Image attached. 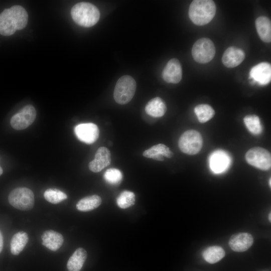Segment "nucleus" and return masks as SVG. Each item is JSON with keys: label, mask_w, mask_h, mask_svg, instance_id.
<instances>
[{"label": "nucleus", "mask_w": 271, "mask_h": 271, "mask_svg": "<svg viewBox=\"0 0 271 271\" xmlns=\"http://www.w3.org/2000/svg\"><path fill=\"white\" fill-rule=\"evenodd\" d=\"M28 21V13L23 7L16 5L5 9L0 14V34L12 35L17 30L25 28Z\"/></svg>", "instance_id": "f257e3e1"}, {"label": "nucleus", "mask_w": 271, "mask_h": 271, "mask_svg": "<svg viewBox=\"0 0 271 271\" xmlns=\"http://www.w3.org/2000/svg\"><path fill=\"white\" fill-rule=\"evenodd\" d=\"M216 7L211 0H195L189 9V17L196 25L203 26L209 23L214 17Z\"/></svg>", "instance_id": "f03ea898"}, {"label": "nucleus", "mask_w": 271, "mask_h": 271, "mask_svg": "<svg viewBox=\"0 0 271 271\" xmlns=\"http://www.w3.org/2000/svg\"><path fill=\"white\" fill-rule=\"evenodd\" d=\"M71 16L73 21L83 27H90L99 21L100 12L94 5L87 2H80L71 9Z\"/></svg>", "instance_id": "7ed1b4c3"}, {"label": "nucleus", "mask_w": 271, "mask_h": 271, "mask_svg": "<svg viewBox=\"0 0 271 271\" xmlns=\"http://www.w3.org/2000/svg\"><path fill=\"white\" fill-rule=\"evenodd\" d=\"M136 86V81L131 76H121L117 81L114 89V100L119 104L128 103L135 94Z\"/></svg>", "instance_id": "20e7f679"}, {"label": "nucleus", "mask_w": 271, "mask_h": 271, "mask_svg": "<svg viewBox=\"0 0 271 271\" xmlns=\"http://www.w3.org/2000/svg\"><path fill=\"white\" fill-rule=\"evenodd\" d=\"M203 144L201 134L194 129L185 131L180 137L178 146L180 150L184 153L193 155L198 153Z\"/></svg>", "instance_id": "39448f33"}, {"label": "nucleus", "mask_w": 271, "mask_h": 271, "mask_svg": "<svg viewBox=\"0 0 271 271\" xmlns=\"http://www.w3.org/2000/svg\"><path fill=\"white\" fill-rule=\"evenodd\" d=\"M8 200L12 206L21 210H30L34 205L33 192L26 187L13 190L9 195Z\"/></svg>", "instance_id": "423d86ee"}, {"label": "nucleus", "mask_w": 271, "mask_h": 271, "mask_svg": "<svg viewBox=\"0 0 271 271\" xmlns=\"http://www.w3.org/2000/svg\"><path fill=\"white\" fill-rule=\"evenodd\" d=\"M216 49L213 42L207 38L198 39L193 45L192 55L195 61L199 63L210 62L214 57Z\"/></svg>", "instance_id": "0eeeda50"}, {"label": "nucleus", "mask_w": 271, "mask_h": 271, "mask_svg": "<svg viewBox=\"0 0 271 271\" xmlns=\"http://www.w3.org/2000/svg\"><path fill=\"white\" fill-rule=\"evenodd\" d=\"M245 159L249 165L260 170H268L270 168V153L264 148H251L246 152Z\"/></svg>", "instance_id": "6e6552de"}, {"label": "nucleus", "mask_w": 271, "mask_h": 271, "mask_svg": "<svg viewBox=\"0 0 271 271\" xmlns=\"http://www.w3.org/2000/svg\"><path fill=\"white\" fill-rule=\"evenodd\" d=\"M36 117L35 107L32 105H27L12 116L10 123L16 130L24 129L32 124Z\"/></svg>", "instance_id": "1a4fd4ad"}, {"label": "nucleus", "mask_w": 271, "mask_h": 271, "mask_svg": "<svg viewBox=\"0 0 271 271\" xmlns=\"http://www.w3.org/2000/svg\"><path fill=\"white\" fill-rule=\"evenodd\" d=\"M74 132L79 140L87 144H91L98 139L99 130L95 124L89 122L76 125L74 128Z\"/></svg>", "instance_id": "9d476101"}, {"label": "nucleus", "mask_w": 271, "mask_h": 271, "mask_svg": "<svg viewBox=\"0 0 271 271\" xmlns=\"http://www.w3.org/2000/svg\"><path fill=\"white\" fill-rule=\"evenodd\" d=\"M249 79L252 82L264 85L269 83L271 80V65L267 62L260 63L253 67L249 72Z\"/></svg>", "instance_id": "9b49d317"}, {"label": "nucleus", "mask_w": 271, "mask_h": 271, "mask_svg": "<svg viewBox=\"0 0 271 271\" xmlns=\"http://www.w3.org/2000/svg\"><path fill=\"white\" fill-rule=\"evenodd\" d=\"M182 76V70L179 61L176 58L170 59L163 70V79L168 83L176 84L181 81Z\"/></svg>", "instance_id": "f8f14e48"}, {"label": "nucleus", "mask_w": 271, "mask_h": 271, "mask_svg": "<svg viewBox=\"0 0 271 271\" xmlns=\"http://www.w3.org/2000/svg\"><path fill=\"white\" fill-rule=\"evenodd\" d=\"M111 161L109 150L105 147H101L97 150L94 160L89 163V169L93 172H99L109 166Z\"/></svg>", "instance_id": "ddd939ff"}, {"label": "nucleus", "mask_w": 271, "mask_h": 271, "mask_svg": "<svg viewBox=\"0 0 271 271\" xmlns=\"http://www.w3.org/2000/svg\"><path fill=\"white\" fill-rule=\"evenodd\" d=\"M253 243L251 234L247 232H241L232 235L228 242L231 249L236 252H243L248 249Z\"/></svg>", "instance_id": "4468645a"}, {"label": "nucleus", "mask_w": 271, "mask_h": 271, "mask_svg": "<svg viewBox=\"0 0 271 271\" xmlns=\"http://www.w3.org/2000/svg\"><path fill=\"white\" fill-rule=\"evenodd\" d=\"M230 159L223 151L219 150L213 153L209 158L210 168L215 173H221L229 167Z\"/></svg>", "instance_id": "2eb2a0df"}, {"label": "nucleus", "mask_w": 271, "mask_h": 271, "mask_svg": "<svg viewBox=\"0 0 271 271\" xmlns=\"http://www.w3.org/2000/svg\"><path fill=\"white\" fill-rule=\"evenodd\" d=\"M244 51L237 47H228L224 52L222 61L225 66L233 68L239 65L245 58Z\"/></svg>", "instance_id": "dca6fc26"}, {"label": "nucleus", "mask_w": 271, "mask_h": 271, "mask_svg": "<svg viewBox=\"0 0 271 271\" xmlns=\"http://www.w3.org/2000/svg\"><path fill=\"white\" fill-rule=\"evenodd\" d=\"M42 244L51 250L56 251L62 245L64 241L61 234L55 231H45L41 236Z\"/></svg>", "instance_id": "f3484780"}, {"label": "nucleus", "mask_w": 271, "mask_h": 271, "mask_svg": "<svg viewBox=\"0 0 271 271\" xmlns=\"http://www.w3.org/2000/svg\"><path fill=\"white\" fill-rule=\"evenodd\" d=\"M143 155L146 158L163 161L164 160V157L171 158L173 156V153L166 145L159 144L145 150L143 152Z\"/></svg>", "instance_id": "a211bd4d"}, {"label": "nucleus", "mask_w": 271, "mask_h": 271, "mask_svg": "<svg viewBox=\"0 0 271 271\" xmlns=\"http://www.w3.org/2000/svg\"><path fill=\"white\" fill-rule=\"evenodd\" d=\"M166 110L167 107L164 101L159 97L151 99L145 106L146 113L154 117L163 116Z\"/></svg>", "instance_id": "6ab92c4d"}, {"label": "nucleus", "mask_w": 271, "mask_h": 271, "mask_svg": "<svg viewBox=\"0 0 271 271\" xmlns=\"http://www.w3.org/2000/svg\"><path fill=\"white\" fill-rule=\"evenodd\" d=\"M257 32L262 41L266 43L271 41V22L265 16H260L255 20Z\"/></svg>", "instance_id": "aec40b11"}, {"label": "nucleus", "mask_w": 271, "mask_h": 271, "mask_svg": "<svg viewBox=\"0 0 271 271\" xmlns=\"http://www.w3.org/2000/svg\"><path fill=\"white\" fill-rule=\"evenodd\" d=\"M87 258V252L83 248H77L69 258L67 267L69 271H80Z\"/></svg>", "instance_id": "412c9836"}, {"label": "nucleus", "mask_w": 271, "mask_h": 271, "mask_svg": "<svg viewBox=\"0 0 271 271\" xmlns=\"http://www.w3.org/2000/svg\"><path fill=\"white\" fill-rule=\"evenodd\" d=\"M29 240L27 233L24 231L16 233L13 236L11 243V251L14 255H18L23 250Z\"/></svg>", "instance_id": "4be33fe9"}, {"label": "nucleus", "mask_w": 271, "mask_h": 271, "mask_svg": "<svg viewBox=\"0 0 271 271\" xmlns=\"http://www.w3.org/2000/svg\"><path fill=\"white\" fill-rule=\"evenodd\" d=\"M225 255V252L223 248L217 245L207 247L202 253L204 259L211 264L219 261L224 257Z\"/></svg>", "instance_id": "5701e85b"}, {"label": "nucleus", "mask_w": 271, "mask_h": 271, "mask_svg": "<svg viewBox=\"0 0 271 271\" xmlns=\"http://www.w3.org/2000/svg\"><path fill=\"white\" fill-rule=\"evenodd\" d=\"M101 203V197L97 195H93L80 199L76 204V208L81 211H89L96 208Z\"/></svg>", "instance_id": "b1692460"}, {"label": "nucleus", "mask_w": 271, "mask_h": 271, "mask_svg": "<svg viewBox=\"0 0 271 271\" xmlns=\"http://www.w3.org/2000/svg\"><path fill=\"white\" fill-rule=\"evenodd\" d=\"M194 112L199 121L201 123H204L209 120L215 114L213 108L206 104L197 105L194 108Z\"/></svg>", "instance_id": "393cba45"}, {"label": "nucleus", "mask_w": 271, "mask_h": 271, "mask_svg": "<svg viewBox=\"0 0 271 271\" xmlns=\"http://www.w3.org/2000/svg\"><path fill=\"white\" fill-rule=\"evenodd\" d=\"M245 126L249 131L253 134H260L262 131L260 119L256 115H247L244 118Z\"/></svg>", "instance_id": "a878e982"}, {"label": "nucleus", "mask_w": 271, "mask_h": 271, "mask_svg": "<svg viewBox=\"0 0 271 271\" xmlns=\"http://www.w3.org/2000/svg\"><path fill=\"white\" fill-rule=\"evenodd\" d=\"M135 201L134 194L132 192L124 190L117 198L116 203L119 207L125 209L133 205Z\"/></svg>", "instance_id": "bb28decb"}, {"label": "nucleus", "mask_w": 271, "mask_h": 271, "mask_svg": "<svg viewBox=\"0 0 271 271\" xmlns=\"http://www.w3.org/2000/svg\"><path fill=\"white\" fill-rule=\"evenodd\" d=\"M44 197L47 201L52 204H58L67 198V195L62 191L51 188L45 191Z\"/></svg>", "instance_id": "cd10ccee"}, {"label": "nucleus", "mask_w": 271, "mask_h": 271, "mask_svg": "<svg viewBox=\"0 0 271 271\" xmlns=\"http://www.w3.org/2000/svg\"><path fill=\"white\" fill-rule=\"evenodd\" d=\"M103 177L108 183L116 185L121 182L122 179V174L118 169L110 168L105 172Z\"/></svg>", "instance_id": "c85d7f7f"}, {"label": "nucleus", "mask_w": 271, "mask_h": 271, "mask_svg": "<svg viewBox=\"0 0 271 271\" xmlns=\"http://www.w3.org/2000/svg\"><path fill=\"white\" fill-rule=\"evenodd\" d=\"M3 247V237L2 234L0 231V253L2 251Z\"/></svg>", "instance_id": "c756f323"}, {"label": "nucleus", "mask_w": 271, "mask_h": 271, "mask_svg": "<svg viewBox=\"0 0 271 271\" xmlns=\"http://www.w3.org/2000/svg\"><path fill=\"white\" fill-rule=\"evenodd\" d=\"M268 220H269V221L270 222L271 221V213H269V215H268Z\"/></svg>", "instance_id": "7c9ffc66"}, {"label": "nucleus", "mask_w": 271, "mask_h": 271, "mask_svg": "<svg viewBox=\"0 0 271 271\" xmlns=\"http://www.w3.org/2000/svg\"><path fill=\"white\" fill-rule=\"evenodd\" d=\"M3 169L2 167L0 166V176L3 174Z\"/></svg>", "instance_id": "2f4dec72"}, {"label": "nucleus", "mask_w": 271, "mask_h": 271, "mask_svg": "<svg viewBox=\"0 0 271 271\" xmlns=\"http://www.w3.org/2000/svg\"><path fill=\"white\" fill-rule=\"evenodd\" d=\"M268 182H269V186L270 187L271 186V180H270V178L269 179Z\"/></svg>", "instance_id": "473e14b6"}]
</instances>
